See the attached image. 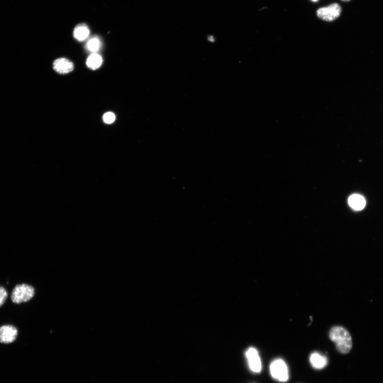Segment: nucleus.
I'll return each instance as SVG.
<instances>
[{"mask_svg":"<svg viewBox=\"0 0 383 383\" xmlns=\"http://www.w3.org/2000/svg\"><path fill=\"white\" fill-rule=\"evenodd\" d=\"M53 68L59 74H66L73 71L74 65L72 62L67 59L60 58L54 62Z\"/></svg>","mask_w":383,"mask_h":383,"instance_id":"nucleus-7","label":"nucleus"},{"mask_svg":"<svg viewBox=\"0 0 383 383\" xmlns=\"http://www.w3.org/2000/svg\"><path fill=\"white\" fill-rule=\"evenodd\" d=\"M310 362L312 367L318 370H323L328 364L327 357L318 352H313L310 355Z\"/></svg>","mask_w":383,"mask_h":383,"instance_id":"nucleus-8","label":"nucleus"},{"mask_svg":"<svg viewBox=\"0 0 383 383\" xmlns=\"http://www.w3.org/2000/svg\"><path fill=\"white\" fill-rule=\"evenodd\" d=\"M249 367L253 372L259 373L261 371V362L258 352L255 348L250 347L246 352Z\"/></svg>","mask_w":383,"mask_h":383,"instance_id":"nucleus-6","label":"nucleus"},{"mask_svg":"<svg viewBox=\"0 0 383 383\" xmlns=\"http://www.w3.org/2000/svg\"><path fill=\"white\" fill-rule=\"evenodd\" d=\"M18 334V329L15 326L4 325L0 326V343H12L16 340Z\"/></svg>","mask_w":383,"mask_h":383,"instance_id":"nucleus-5","label":"nucleus"},{"mask_svg":"<svg viewBox=\"0 0 383 383\" xmlns=\"http://www.w3.org/2000/svg\"><path fill=\"white\" fill-rule=\"evenodd\" d=\"M311 1L313 2H317L318 0H311Z\"/></svg>","mask_w":383,"mask_h":383,"instance_id":"nucleus-16","label":"nucleus"},{"mask_svg":"<svg viewBox=\"0 0 383 383\" xmlns=\"http://www.w3.org/2000/svg\"><path fill=\"white\" fill-rule=\"evenodd\" d=\"M331 340L336 345L337 350L343 354L349 353L352 347V340L350 334L341 326H334L330 331Z\"/></svg>","mask_w":383,"mask_h":383,"instance_id":"nucleus-1","label":"nucleus"},{"mask_svg":"<svg viewBox=\"0 0 383 383\" xmlns=\"http://www.w3.org/2000/svg\"><path fill=\"white\" fill-rule=\"evenodd\" d=\"M35 289L32 285L20 284L13 288L11 294V300L13 303L21 304L31 300L35 295Z\"/></svg>","mask_w":383,"mask_h":383,"instance_id":"nucleus-2","label":"nucleus"},{"mask_svg":"<svg viewBox=\"0 0 383 383\" xmlns=\"http://www.w3.org/2000/svg\"><path fill=\"white\" fill-rule=\"evenodd\" d=\"M101 47V41L97 37H93L90 39L86 45L87 50L93 53H96Z\"/></svg>","mask_w":383,"mask_h":383,"instance_id":"nucleus-12","label":"nucleus"},{"mask_svg":"<svg viewBox=\"0 0 383 383\" xmlns=\"http://www.w3.org/2000/svg\"><path fill=\"white\" fill-rule=\"evenodd\" d=\"M271 377L280 382H286L289 380L288 366L284 361L281 359L274 360L270 365Z\"/></svg>","mask_w":383,"mask_h":383,"instance_id":"nucleus-3","label":"nucleus"},{"mask_svg":"<svg viewBox=\"0 0 383 383\" xmlns=\"http://www.w3.org/2000/svg\"><path fill=\"white\" fill-rule=\"evenodd\" d=\"M102 62V58L100 55L97 53H93L87 58L86 65L89 68L95 70L101 67Z\"/></svg>","mask_w":383,"mask_h":383,"instance_id":"nucleus-11","label":"nucleus"},{"mask_svg":"<svg viewBox=\"0 0 383 383\" xmlns=\"http://www.w3.org/2000/svg\"><path fill=\"white\" fill-rule=\"evenodd\" d=\"M349 204L354 210L361 211L366 206V200L359 194H353L349 199Z\"/></svg>","mask_w":383,"mask_h":383,"instance_id":"nucleus-9","label":"nucleus"},{"mask_svg":"<svg viewBox=\"0 0 383 383\" xmlns=\"http://www.w3.org/2000/svg\"><path fill=\"white\" fill-rule=\"evenodd\" d=\"M341 11L342 8L339 4L333 3L329 6L318 9L317 11V16L325 22H331L340 17Z\"/></svg>","mask_w":383,"mask_h":383,"instance_id":"nucleus-4","label":"nucleus"},{"mask_svg":"<svg viewBox=\"0 0 383 383\" xmlns=\"http://www.w3.org/2000/svg\"><path fill=\"white\" fill-rule=\"evenodd\" d=\"M116 119L115 114L111 112H108L104 114L103 117V120L104 123L110 124L113 123Z\"/></svg>","mask_w":383,"mask_h":383,"instance_id":"nucleus-14","label":"nucleus"},{"mask_svg":"<svg viewBox=\"0 0 383 383\" xmlns=\"http://www.w3.org/2000/svg\"><path fill=\"white\" fill-rule=\"evenodd\" d=\"M8 292L3 287L0 286V307L2 306L8 298Z\"/></svg>","mask_w":383,"mask_h":383,"instance_id":"nucleus-13","label":"nucleus"},{"mask_svg":"<svg viewBox=\"0 0 383 383\" xmlns=\"http://www.w3.org/2000/svg\"><path fill=\"white\" fill-rule=\"evenodd\" d=\"M342 1H344V2H347V1H350V0H342Z\"/></svg>","mask_w":383,"mask_h":383,"instance_id":"nucleus-15","label":"nucleus"},{"mask_svg":"<svg viewBox=\"0 0 383 383\" xmlns=\"http://www.w3.org/2000/svg\"><path fill=\"white\" fill-rule=\"evenodd\" d=\"M89 35L88 27L85 24L77 26L74 31V36L79 41H85L88 38Z\"/></svg>","mask_w":383,"mask_h":383,"instance_id":"nucleus-10","label":"nucleus"}]
</instances>
